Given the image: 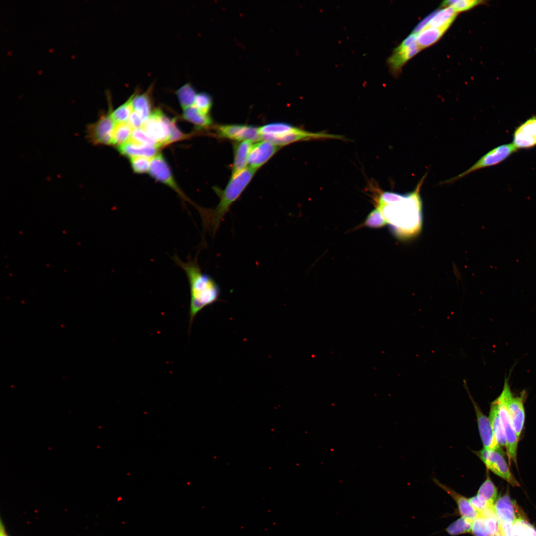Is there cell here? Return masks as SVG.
Wrapping results in <instances>:
<instances>
[{
    "instance_id": "cell-1",
    "label": "cell",
    "mask_w": 536,
    "mask_h": 536,
    "mask_svg": "<svg viewBox=\"0 0 536 536\" xmlns=\"http://www.w3.org/2000/svg\"><path fill=\"white\" fill-rule=\"evenodd\" d=\"M185 272L190 287L189 331L196 316L205 307L219 301L221 290L216 281L202 272L197 260L182 261L177 255L172 257Z\"/></svg>"
},
{
    "instance_id": "cell-2",
    "label": "cell",
    "mask_w": 536,
    "mask_h": 536,
    "mask_svg": "<svg viewBox=\"0 0 536 536\" xmlns=\"http://www.w3.org/2000/svg\"><path fill=\"white\" fill-rule=\"evenodd\" d=\"M420 186L407 194L403 200L380 209L394 234L401 238H409L418 234L422 226Z\"/></svg>"
},
{
    "instance_id": "cell-3",
    "label": "cell",
    "mask_w": 536,
    "mask_h": 536,
    "mask_svg": "<svg viewBox=\"0 0 536 536\" xmlns=\"http://www.w3.org/2000/svg\"><path fill=\"white\" fill-rule=\"evenodd\" d=\"M256 170L248 167L232 176L225 188L218 191L219 201L213 209L199 207L205 229L215 235L232 204L240 196L254 176Z\"/></svg>"
},
{
    "instance_id": "cell-4",
    "label": "cell",
    "mask_w": 536,
    "mask_h": 536,
    "mask_svg": "<svg viewBox=\"0 0 536 536\" xmlns=\"http://www.w3.org/2000/svg\"><path fill=\"white\" fill-rule=\"evenodd\" d=\"M504 381L500 395L504 400L514 430L519 437L525 424L524 400L526 392L523 391L519 396H514L509 384V378H506Z\"/></svg>"
},
{
    "instance_id": "cell-5",
    "label": "cell",
    "mask_w": 536,
    "mask_h": 536,
    "mask_svg": "<svg viewBox=\"0 0 536 536\" xmlns=\"http://www.w3.org/2000/svg\"><path fill=\"white\" fill-rule=\"evenodd\" d=\"M110 106L107 113L100 115L94 123L89 124L86 128V137L94 145H111L113 134L116 123L112 116V110Z\"/></svg>"
},
{
    "instance_id": "cell-6",
    "label": "cell",
    "mask_w": 536,
    "mask_h": 536,
    "mask_svg": "<svg viewBox=\"0 0 536 536\" xmlns=\"http://www.w3.org/2000/svg\"><path fill=\"white\" fill-rule=\"evenodd\" d=\"M483 462L487 469L502 478L513 486H520V484L511 473L503 456L499 452L483 448L475 452Z\"/></svg>"
},
{
    "instance_id": "cell-7",
    "label": "cell",
    "mask_w": 536,
    "mask_h": 536,
    "mask_svg": "<svg viewBox=\"0 0 536 536\" xmlns=\"http://www.w3.org/2000/svg\"><path fill=\"white\" fill-rule=\"evenodd\" d=\"M517 150L512 143L497 146L484 155L469 168L453 178L444 181L443 183L453 182L478 170L496 165L505 160Z\"/></svg>"
},
{
    "instance_id": "cell-8",
    "label": "cell",
    "mask_w": 536,
    "mask_h": 536,
    "mask_svg": "<svg viewBox=\"0 0 536 536\" xmlns=\"http://www.w3.org/2000/svg\"><path fill=\"white\" fill-rule=\"evenodd\" d=\"M421 48L416 41V34L411 33L394 49L387 60L390 71L397 74L404 64L416 55Z\"/></svg>"
},
{
    "instance_id": "cell-9",
    "label": "cell",
    "mask_w": 536,
    "mask_h": 536,
    "mask_svg": "<svg viewBox=\"0 0 536 536\" xmlns=\"http://www.w3.org/2000/svg\"><path fill=\"white\" fill-rule=\"evenodd\" d=\"M142 129L154 140L159 148L170 144V133L167 115L160 109L154 110L145 121Z\"/></svg>"
},
{
    "instance_id": "cell-10",
    "label": "cell",
    "mask_w": 536,
    "mask_h": 536,
    "mask_svg": "<svg viewBox=\"0 0 536 536\" xmlns=\"http://www.w3.org/2000/svg\"><path fill=\"white\" fill-rule=\"evenodd\" d=\"M220 137L233 140L237 142L259 141L261 135L259 127L242 124H227L218 126L216 128Z\"/></svg>"
},
{
    "instance_id": "cell-11",
    "label": "cell",
    "mask_w": 536,
    "mask_h": 536,
    "mask_svg": "<svg viewBox=\"0 0 536 536\" xmlns=\"http://www.w3.org/2000/svg\"><path fill=\"white\" fill-rule=\"evenodd\" d=\"M498 404L499 413L503 426L506 441V450L510 461L517 464V453L519 437L513 427L502 397L500 395L496 399Z\"/></svg>"
},
{
    "instance_id": "cell-12",
    "label": "cell",
    "mask_w": 536,
    "mask_h": 536,
    "mask_svg": "<svg viewBox=\"0 0 536 536\" xmlns=\"http://www.w3.org/2000/svg\"><path fill=\"white\" fill-rule=\"evenodd\" d=\"M464 383L465 384L464 386H465L467 390L474 408L478 428L483 448L497 451L504 455L505 452L503 451L502 448L499 446L495 438L489 418L483 414L470 394L467 388L465 382Z\"/></svg>"
},
{
    "instance_id": "cell-13",
    "label": "cell",
    "mask_w": 536,
    "mask_h": 536,
    "mask_svg": "<svg viewBox=\"0 0 536 536\" xmlns=\"http://www.w3.org/2000/svg\"><path fill=\"white\" fill-rule=\"evenodd\" d=\"M148 171L152 177L168 186L183 199L189 201L175 182L170 167L162 155L157 154L152 158Z\"/></svg>"
},
{
    "instance_id": "cell-14",
    "label": "cell",
    "mask_w": 536,
    "mask_h": 536,
    "mask_svg": "<svg viewBox=\"0 0 536 536\" xmlns=\"http://www.w3.org/2000/svg\"><path fill=\"white\" fill-rule=\"evenodd\" d=\"M512 144L517 150L536 146V115L527 119L515 128Z\"/></svg>"
},
{
    "instance_id": "cell-15",
    "label": "cell",
    "mask_w": 536,
    "mask_h": 536,
    "mask_svg": "<svg viewBox=\"0 0 536 536\" xmlns=\"http://www.w3.org/2000/svg\"><path fill=\"white\" fill-rule=\"evenodd\" d=\"M280 147L270 141L263 140L253 144L248 158V167L257 170L268 161Z\"/></svg>"
},
{
    "instance_id": "cell-16",
    "label": "cell",
    "mask_w": 536,
    "mask_h": 536,
    "mask_svg": "<svg viewBox=\"0 0 536 536\" xmlns=\"http://www.w3.org/2000/svg\"><path fill=\"white\" fill-rule=\"evenodd\" d=\"M493 508L499 523H513L518 518L524 517L516 502L511 499L508 492L496 500Z\"/></svg>"
},
{
    "instance_id": "cell-17",
    "label": "cell",
    "mask_w": 536,
    "mask_h": 536,
    "mask_svg": "<svg viewBox=\"0 0 536 536\" xmlns=\"http://www.w3.org/2000/svg\"><path fill=\"white\" fill-rule=\"evenodd\" d=\"M434 483L448 493L456 502L459 512L465 518L473 521L479 516V512L470 504L469 499L456 492L448 486L444 485L436 479H433Z\"/></svg>"
},
{
    "instance_id": "cell-18",
    "label": "cell",
    "mask_w": 536,
    "mask_h": 536,
    "mask_svg": "<svg viewBox=\"0 0 536 536\" xmlns=\"http://www.w3.org/2000/svg\"><path fill=\"white\" fill-rule=\"evenodd\" d=\"M253 145L249 141L236 142L233 145L234 158L232 165V176L241 172L248 165V158Z\"/></svg>"
},
{
    "instance_id": "cell-19",
    "label": "cell",
    "mask_w": 536,
    "mask_h": 536,
    "mask_svg": "<svg viewBox=\"0 0 536 536\" xmlns=\"http://www.w3.org/2000/svg\"><path fill=\"white\" fill-rule=\"evenodd\" d=\"M117 148L121 155L130 158L134 156H144L151 159L157 154L159 148L140 145L129 140Z\"/></svg>"
},
{
    "instance_id": "cell-20",
    "label": "cell",
    "mask_w": 536,
    "mask_h": 536,
    "mask_svg": "<svg viewBox=\"0 0 536 536\" xmlns=\"http://www.w3.org/2000/svg\"><path fill=\"white\" fill-rule=\"evenodd\" d=\"M499 531L496 518L478 516L472 521L471 532L474 536H493Z\"/></svg>"
},
{
    "instance_id": "cell-21",
    "label": "cell",
    "mask_w": 536,
    "mask_h": 536,
    "mask_svg": "<svg viewBox=\"0 0 536 536\" xmlns=\"http://www.w3.org/2000/svg\"><path fill=\"white\" fill-rule=\"evenodd\" d=\"M489 419L495 438L502 448L506 447L505 436L500 417L498 404L496 399L491 403Z\"/></svg>"
},
{
    "instance_id": "cell-22",
    "label": "cell",
    "mask_w": 536,
    "mask_h": 536,
    "mask_svg": "<svg viewBox=\"0 0 536 536\" xmlns=\"http://www.w3.org/2000/svg\"><path fill=\"white\" fill-rule=\"evenodd\" d=\"M151 88H149L145 92L137 94L134 93L132 104L133 110L136 112L146 121L151 114L152 102L151 98Z\"/></svg>"
},
{
    "instance_id": "cell-23",
    "label": "cell",
    "mask_w": 536,
    "mask_h": 536,
    "mask_svg": "<svg viewBox=\"0 0 536 536\" xmlns=\"http://www.w3.org/2000/svg\"><path fill=\"white\" fill-rule=\"evenodd\" d=\"M449 27H426L416 34V41L421 49L427 48L439 40Z\"/></svg>"
},
{
    "instance_id": "cell-24",
    "label": "cell",
    "mask_w": 536,
    "mask_h": 536,
    "mask_svg": "<svg viewBox=\"0 0 536 536\" xmlns=\"http://www.w3.org/2000/svg\"><path fill=\"white\" fill-rule=\"evenodd\" d=\"M457 13L451 7H445L433 12V15L425 27H450L456 17Z\"/></svg>"
},
{
    "instance_id": "cell-25",
    "label": "cell",
    "mask_w": 536,
    "mask_h": 536,
    "mask_svg": "<svg viewBox=\"0 0 536 536\" xmlns=\"http://www.w3.org/2000/svg\"><path fill=\"white\" fill-rule=\"evenodd\" d=\"M182 116L183 119L194 124L198 129L209 127L212 124L209 115L200 111L194 105L184 109Z\"/></svg>"
},
{
    "instance_id": "cell-26",
    "label": "cell",
    "mask_w": 536,
    "mask_h": 536,
    "mask_svg": "<svg viewBox=\"0 0 536 536\" xmlns=\"http://www.w3.org/2000/svg\"><path fill=\"white\" fill-rule=\"evenodd\" d=\"M134 130L128 122L116 124L113 134L111 145L118 147L128 142Z\"/></svg>"
},
{
    "instance_id": "cell-27",
    "label": "cell",
    "mask_w": 536,
    "mask_h": 536,
    "mask_svg": "<svg viewBox=\"0 0 536 536\" xmlns=\"http://www.w3.org/2000/svg\"><path fill=\"white\" fill-rule=\"evenodd\" d=\"M498 490L489 475L481 484L477 492V496L490 505H493L497 499Z\"/></svg>"
},
{
    "instance_id": "cell-28",
    "label": "cell",
    "mask_w": 536,
    "mask_h": 536,
    "mask_svg": "<svg viewBox=\"0 0 536 536\" xmlns=\"http://www.w3.org/2000/svg\"><path fill=\"white\" fill-rule=\"evenodd\" d=\"M176 94L183 109L194 105L197 94L190 83H186L180 87L176 90Z\"/></svg>"
},
{
    "instance_id": "cell-29",
    "label": "cell",
    "mask_w": 536,
    "mask_h": 536,
    "mask_svg": "<svg viewBox=\"0 0 536 536\" xmlns=\"http://www.w3.org/2000/svg\"><path fill=\"white\" fill-rule=\"evenodd\" d=\"M133 93L123 104L112 111V118L116 124L127 122L133 111L132 101Z\"/></svg>"
},
{
    "instance_id": "cell-30",
    "label": "cell",
    "mask_w": 536,
    "mask_h": 536,
    "mask_svg": "<svg viewBox=\"0 0 536 536\" xmlns=\"http://www.w3.org/2000/svg\"><path fill=\"white\" fill-rule=\"evenodd\" d=\"M485 2V1L479 0H448L444 1L441 6L443 7H451L458 13L483 4Z\"/></svg>"
},
{
    "instance_id": "cell-31",
    "label": "cell",
    "mask_w": 536,
    "mask_h": 536,
    "mask_svg": "<svg viewBox=\"0 0 536 536\" xmlns=\"http://www.w3.org/2000/svg\"><path fill=\"white\" fill-rule=\"evenodd\" d=\"M512 536H536V529L524 517H521L513 523Z\"/></svg>"
},
{
    "instance_id": "cell-32",
    "label": "cell",
    "mask_w": 536,
    "mask_h": 536,
    "mask_svg": "<svg viewBox=\"0 0 536 536\" xmlns=\"http://www.w3.org/2000/svg\"><path fill=\"white\" fill-rule=\"evenodd\" d=\"M407 194H402L391 191L381 193L377 200V207L382 209L385 206L395 204L406 198Z\"/></svg>"
},
{
    "instance_id": "cell-33",
    "label": "cell",
    "mask_w": 536,
    "mask_h": 536,
    "mask_svg": "<svg viewBox=\"0 0 536 536\" xmlns=\"http://www.w3.org/2000/svg\"><path fill=\"white\" fill-rule=\"evenodd\" d=\"M472 521L461 517L451 524L446 531L452 536L468 533L471 531Z\"/></svg>"
},
{
    "instance_id": "cell-34",
    "label": "cell",
    "mask_w": 536,
    "mask_h": 536,
    "mask_svg": "<svg viewBox=\"0 0 536 536\" xmlns=\"http://www.w3.org/2000/svg\"><path fill=\"white\" fill-rule=\"evenodd\" d=\"M387 224V221L381 209L377 207L367 216L364 223V226L372 228H379L385 226Z\"/></svg>"
},
{
    "instance_id": "cell-35",
    "label": "cell",
    "mask_w": 536,
    "mask_h": 536,
    "mask_svg": "<svg viewBox=\"0 0 536 536\" xmlns=\"http://www.w3.org/2000/svg\"><path fill=\"white\" fill-rule=\"evenodd\" d=\"M130 140L138 145L156 146L159 148L156 142L150 137L142 128L134 129Z\"/></svg>"
},
{
    "instance_id": "cell-36",
    "label": "cell",
    "mask_w": 536,
    "mask_h": 536,
    "mask_svg": "<svg viewBox=\"0 0 536 536\" xmlns=\"http://www.w3.org/2000/svg\"><path fill=\"white\" fill-rule=\"evenodd\" d=\"M150 159L144 156L131 157L130 164L132 170L134 172L138 174L146 173L149 170L151 160Z\"/></svg>"
},
{
    "instance_id": "cell-37",
    "label": "cell",
    "mask_w": 536,
    "mask_h": 536,
    "mask_svg": "<svg viewBox=\"0 0 536 536\" xmlns=\"http://www.w3.org/2000/svg\"><path fill=\"white\" fill-rule=\"evenodd\" d=\"M194 105L202 113L208 114L212 106L210 96L206 93L197 94Z\"/></svg>"
},
{
    "instance_id": "cell-38",
    "label": "cell",
    "mask_w": 536,
    "mask_h": 536,
    "mask_svg": "<svg viewBox=\"0 0 536 536\" xmlns=\"http://www.w3.org/2000/svg\"><path fill=\"white\" fill-rule=\"evenodd\" d=\"M167 121L169 129L170 144L187 138L188 135L184 134L179 130L175 119H171L167 116Z\"/></svg>"
},
{
    "instance_id": "cell-39",
    "label": "cell",
    "mask_w": 536,
    "mask_h": 536,
    "mask_svg": "<svg viewBox=\"0 0 536 536\" xmlns=\"http://www.w3.org/2000/svg\"><path fill=\"white\" fill-rule=\"evenodd\" d=\"M128 123L134 129H136L142 127L144 121L136 112L133 110L130 116Z\"/></svg>"
},
{
    "instance_id": "cell-40",
    "label": "cell",
    "mask_w": 536,
    "mask_h": 536,
    "mask_svg": "<svg viewBox=\"0 0 536 536\" xmlns=\"http://www.w3.org/2000/svg\"><path fill=\"white\" fill-rule=\"evenodd\" d=\"M469 501L472 506L479 512V514L488 507L493 506L490 505L486 502L479 499L476 495L469 498Z\"/></svg>"
},
{
    "instance_id": "cell-41",
    "label": "cell",
    "mask_w": 536,
    "mask_h": 536,
    "mask_svg": "<svg viewBox=\"0 0 536 536\" xmlns=\"http://www.w3.org/2000/svg\"><path fill=\"white\" fill-rule=\"evenodd\" d=\"M512 525L513 523L508 522L499 523V531L504 536H512Z\"/></svg>"
},
{
    "instance_id": "cell-42",
    "label": "cell",
    "mask_w": 536,
    "mask_h": 536,
    "mask_svg": "<svg viewBox=\"0 0 536 536\" xmlns=\"http://www.w3.org/2000/svg\"><path fill=\"white\" fill-rule=\"evenodd\" d=\"M8 536V535L7 534L5 526H4L2 521V519H0V536Z\"/></svg>"
},
{
    "instance_id": "cell-43",
    "label": "cell",
    "mask_w": 536,
    "mask_h": 536,
    "mask_svg": "<svg viewBox=\"0 0 536 536\" xmlns=\"http://www.w3.org/2000/svg\"><path fill=\"white\" fill-rule=\"evenodd\" d=\"M493 536H504L499 531Z\"/></svg>"
},
{
    "instance_id": "cell-44",
    "label": "cell",
    "mask_w": 536,
    "mask_h": 536,
    "mask_svg": "<svg viewBox=\"0 0 536 536\" xmlns=\"http://www.w3.org/2000/svg\"><path fill=\"white\" fill-rule=\"evenodd\" d=\"M7 536H9L8 535Z\"/></svg>"
}]
</instances>
